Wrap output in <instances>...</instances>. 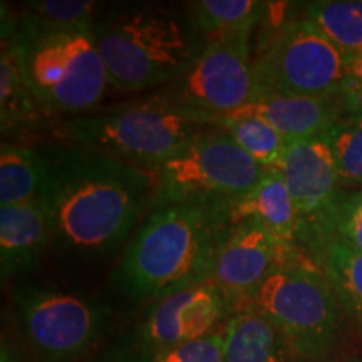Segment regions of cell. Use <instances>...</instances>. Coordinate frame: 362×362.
Returning <instances> with one entry per match:
<instances>
[{"label": "cell", "instance_id": "cell-16", "mask_svg": "<svg viewBox=\"0 0 362 362\" xmlns=\"http://www.w3.org/2000/svg\"><path fill=\"white\" fill-rule=\"evenodd\" d=\"M228 218L232 225L255 220L285 245L297 242V210L280 170H267L259 183L228 208Z\"/></svg>", "mask_w": 362, "mask_h": 362}, {"label": "cell", "instance_id": "cell-15", "mask_svg": "<svg viewBox=\"0 0 362 362\" xmlns=\"http://www.w3.org/2000/svg\"><path fill=\"white\" fill-rule=\"evenodd\" d=\"M51 242V225L39 198L21 205L0 208L2 279L17 277L37 269Z\"/></svg>", "mask_w": 362, "mask_h": 362}, {"label": "cell", "instance_id": "cell-12", "mask_svg": "<svg viewBox=\"0 0 362 362\" xmlns=\"http://www.w3.org/2000/svg\"><path fill=\"white\" fill-rule=\"evenodd\" d=\"M300 255L296 245H285L270 230L255 220L230 226L216 253L210 282L230 300L250 298L279 267Z\"/></svg>", "mask_w": 362, "mask_h": 362}, {"label": "cell", "instance_id": "cell-28", "mask_svg": "<svg viewBox=\"0 0 362 362\" xmlns=\"http://www.w3.org/2000/svg\"><path fill=\"white\" fill-rule=\"evenodd\" d=\"M341 98L347 112H362V51L346 57V79Z\"/></svg>", "mask_w": 362, "mask_h": 362}, {"label": "cell", "instance_id": "cell-7", "mask_svg": "<svg viewBox=\"0 0 362 362\" xmlns=\"http://www.w3.org/2000/svg\"><path fill=\"white\" fill-rule=\"evenodd\" d=\"M155 170V205L203 203L232 206L265 173L223 129L203 131Z\"/></svg>", "mask_w": 362, "mask_h": 362}, {"label": "cell", "instance_id": "cell-26", "mask_svg": "<svg viewBox=\"0 0 362 362\" xmlns=\"http://www.w3.org/2000/svg\"><path fill=\"white\" fill-rule=\"evenodd\" d=\"M325 240H337L344 245L351 247L352 250L362 253V189L354 193H344L330 220Z\"/></svg>", "mask_w": 362, "mask_h": 362}, {"label": "cell", "instance_id": "cell-13", "mask_svg": "<svg viewBox=\"0 0 362 362\" xmlns=\"http://www.w3.org/2000/svg\"><path fill=\"white\" fill-rule=\"evenodd\" d=\"M230 298L205 282L158 298L143 324V342L153 356L211 334L230 312Z\"/></svg>", "mask_w": 362, "mask_h": 362}, {"label": "cell", "instance_id": "cell-21", "mask_svg": "<svg viewBox=\"0 0 362 362\" xmlns=\"http://www.w3.org/2000/svg\"><path fill=\"white\" fill-rule=\"evenodd\" d=\"M98 6L86 0H34L22 6L16 22L44 34H90L99 17Z\"/></svg>", "mask_w": 362, "mask_h": 362}, {"label": "cell", "instance_id": "cell-10", "mask_svg": "<svg viewBox=\"0 0 362 362\" xmlns=\"http://www.w3.org/2000/svg\"><path fill=\"white\" fill-rule=\"evenodd\" d=\"M250 34L237 33L206 40L188 71L156 98L202 111L216 121L250 104L257 98Z\"/></svg>", "mask_w": 362, "mask_h": 362}, {"label": "cell", "instance_id": "cell-31", "mask_svg": "<svg viewBox=\"0 0 362 362\" xmlns=\"http://www.w3.org/2000/svg\"><path fill=\"white\" fill-rule=\"evenodd\" d=\"M347 362H362V361H347Z\"/></svg>", "mask_w": 362, "mask_h": 362}, {"label": "cell", "instance_id": "cell-3", "mask_svg": "<svg viewBox=\"0 0 362 362\" xmlns=\"http://www.w3.org/2000/svg\"><path fill=\"white\" fill-rule=\"evenodd\" d=\"M98 51L111 88L139 93L171 84L202 52L192 21L155 4L115 7L99 13L94 27Z\"/></svg>", "mask_w": 362, "mask_h": 362}, {"label": "cell", "instance_id": "cell-22", "mask_svg": "<svg viewBox=\"0 0 362 362\" xmlns=\"http://www.w3.org/2000/svg\"><path fill=\"white\" fill-rule=\"evenodd\" d=\"M189 21L206 40L237 33H252L267 4L259 0H198L189 2Z\"/></svg>", "mask_w": 362, "mask_h": 362}, {"label": "cell", "instance_id": "cell-18", "mask_svg": "<svg viewBox=\"0 0 362 362\" xmlns=\"http://www.w3.org/2000/svg\"><path fill=\"white\" fill-rule=\"evenodd\" d=\"M45 112L24 78L11 44L2 39L0 49V128L4 141L34 133L42 124Z\"/></svg>", "mask_w": 362, "mask_h": 362}, {"label": "cell", "instance_id": "cell-17", "mask_svg": "<svg viewBox=\"0 0 362 362\" xmlns=\"http://www.w3.org/2000/svg\"><path fill=\"white\" fill-rule=\"evenodd\" d=\"M292 354L282 330L252 302L225 325V362H291Z\"/></svg>", "mask_w": 362, "mask_h": 362}, {"label": "cell", "instance_id": "cell-14", "mask_svg": "<svg viewBox=\"0 0 362 362\" xmlns=\"http://www.w3.org/2000/svg\"><path fill=\"white\" fill-rule=\"evenodd\" d=\"M341 96L305 98L280 96V94H262L238 111L230 112L221 119L235 117H257L265 121L287 143L309 139L325 133L346 115Z\"/></svg>", "mask_w": 362, "mask_h": 362}, {"label": "cell", "instance_id": "cell-2", "mask_svg": "<svg viewBox=\"0 0 362 362\" xmlns=\"http://www.w3.org/2000/svg\"><path fill=\"white\" fill-rule=\"evenodd\" d=\"M228 206L155 205L112 272V288L131 298H163L210 282L228 233Z\"/></svg>", "mask_w": 362, "mask_h": 362}, {"label": "cell", "instance_id": "cell-9", "mask_svg": "<svg viewBox=\"0 0 362 362\" xmlns=\"http://www.w3.org/2000/svg\"><path fill=\"white\" fill-rule=\"evenodd\" d=\"M12 300L22 334L44 362L81 359L107 322L106 309L96 300L42 285H19Z\"/></svg>", "mask_w": 362, "mask_h": 362}, {"label": "cell", "instance_id": "cell-27", "mask_svg": "<svg viewBox=\"0 0 362 362\" xmlns=\"http://www.w3.org/2000/svg\"><path fill=\"white\" fill-rule=\"evenodd\" d=\"M151 359L153 362H225L223 332H211L197 341L158 352Z\"/></svg>", "mask_w": 362, "mask_h": 362}, {"label": "cell", "instance_id": "cell-20", "mask_svg": "<svg viewBox=\"0 0 362 362\" xmlns=\"http://www.w3.org/2000/svg\"><path fill=\"white\" fill-rule=\"evenodd\" d=\"M45 175V156L33 146L0 144V208L21 205L39 197Z\"/></svg>", "mask_w": 362, "mask_h": 362}, {"label": "cell", "instance_id": "cell-8", "mask_svg": "<svg viewBox=\"0 0 362 362\" xmlns=\"http://www.w3.org/2000/svg\"><path fill=\"white\" fill-rule=\"evenodd\" d=\"M253 76L257 98L262 94L341 96L346 56L319 27L300 17L285 22L272 35L264 51L253 59Z\"/></svg>", "mask_w": 362, "mask_h": 362}, {"label": "cell", "instance_id": "cell-6", "mask_svg": "<svg viewBox=\"0 0 362 362\" xmlns=\"http://www.w3.org/2000/svg\"><path fill=\"white\" fill-rule=\"evenodd\" d=\"M252 304L282 330L300 359L320 361L336 346L342 307L329 279L310 257L300 253L272 272Z\"/></svg>", "mask_w": 362, "mask_h": 362}, {"label": "cell", "instance_id": "cell-29", "mask_svg": "<svg viewBox=\"0 0 362 362\" xmlns=\"http://www.w3.org/2000/svg\"><path fill=\"white\" fill-rule=\"evenodd\" d=\"M104 362H153V359L143 354H121V356L111 357V359Z\"/></svg>", "mask_w": 362, "mask_h": 362}, {"label": "cell", "instance_id": "cell-1", "mask_svg": "<svg viewBox=\"0 0 362 362\" xmlns=\"http://www.w3.org/2000/svg\"><path fill=\"white\" fill-rule=\"evenodd\" d=\"M42 151L45 175L37 198L54 245L79 255H106L119 247L155 200L151 173L79 144Z\"/></svg>", "mask_w": 362, "mask_h": 362}, {"label": "cell", "instance_id": "cell-4", "mask_svg": "<svg viewBox=\"0 0 362 362\" xmlns=\"http://www.w3.org/2000/svg\"><path fill=\"white\" fill-rule=\"evenodd\" d=\"M2 39L11 44L27 84L47 117L86 115L106 96L110 81L94 33H35L17 24L8 11L7 16L2 11Z\"/></svg>", "mask_w": 362, "mask_h": 362}, {"label": "cell", "instance_id": "cell-19", "mask_svg": "<svg viewBox=\"0 0 362 362\" xmlns=\"http://www.w3.org/2000/svg\"><path fill=\"white\" fill-rule=\"evenodd\" d=\"M309 253L329 279L342 310L362 330V253L337 240H325Z\"/></svg>", "mask_w": 362, "mask_h": 362}, {"label": "cell", "instance_id": "cell-11", "mask_svg": "<svg viewBox=\"0 0 362 362\" xmlns=\"http://www.w3.org/2000/svg\"><path fill=\"white\" fill-rule=\"evenodd\" d=\"M277 170L284 175L297 210V242L309 250L327 238L330 220L346 193L339 180L329 131L287 143Z\"/></svg>", "mask_w": 362, "mask_h": 362}, {"label": "cell", "instance_id": "cell-30", "mask_svg": "<svg viewBox=\"0 0 362 362\" xmlns=\"http://www.w3.org/2000/svg\"><path fill=\"white\" fill-rule=\"evenodd\" d=\"M2 362H17L16 356L7 344H2Z\"/></svg>", "mask_w": 362, "mask_h": 362}, {"label": "cell", "instance_id": "cell-24", "mask_svg": "<svg viewBox=\"0 0 362 362\" xmlns=\"http://www.w3.org/2000/svg\"><path fill=\"white\" fill-rule=\"evenodd\" d=\"M218 128L223 129L237 146L253 161L259 163L262 168H279L287 141L265 121L257 117H235L218 121Z\"/></svg>", "mask_w": 362, "mask_h": 362}, {"label": "cell", "instance_id": "cell-23", "mask_svg": "<svg viewBox=\"0 0 362 362\" xmlns=\"http://www.w3.org/2000/svg\"><path fill=\"white\" fill-rule=\"evenodd\" d=\"M346 57L362 51V0H319L305 7V16Z\"/></svg>", "mask_w": 362, "mask_h": 362}, {"label": "cell", "instance_id": "cell-5", "mask_svg": "<svg viewBox=\"0 0 362 362\" xmlns=\"http://www.w3.org/2000/svg\"><path fill=\"white\" fill-rule=\"evenodd\" d=\"M218 128L216 117L161 99L72 116L59 133L72 144L96 149L138 166L156 168L194 136Z\"/></svg>", "mask_w": 362, "mask_h": 362}, {"label": "cell", "instance_id": "cell-25", "mask_svg": "<svg viewBox=\"0 0 362 362\" xmlns=\"http://www.w3.org/2000/svg\"><path fill=\"white\" fill-rule=\"evenodd\" d=\"M339 180L346 193L362 189V112H346L329 129Z\"/></svg>", "mask_w": 362, "mask_h": 362}]
</instances>
